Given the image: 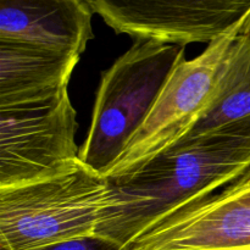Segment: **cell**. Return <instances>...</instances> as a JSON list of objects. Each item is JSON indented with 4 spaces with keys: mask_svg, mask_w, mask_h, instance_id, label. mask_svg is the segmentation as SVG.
Masks as SVG:
<instances>
[{
    "mask_svg": "<svg viewBox=\"0 0 250 250\" xmlns=\"http://www.w3.org/2000/svg\"><path fill=\"white\" fill-rule=\"evenodd\" d=\"M250 167V117L178 141L138 167L105 178L95 236L124 249L172 212L231 183Z\"/></svg>",
    "mask_w": 250,
    "mask_h": 250,
    "instance_id": "1",
    "label": "cell"
},
{
    "mask_svg": "<svg viewBox=\"0 0 250 250\" xmlns=\"http://www.w3.org/2000/svg\"><path fill=\"white\" fill-rule=\"evenodd\" d=\"M185 48L153 41H134L103 72L92 124L80 148V160L106 177L153 110Z\"/></svg>",
    "mask_w": 250,
    "mask_h": 250,
    "instance_id": "2",
    "label": "cell"
},
{
    "mask_svg": "<svg viewBox=\"0 0 250 250\" xmlns=\"http://www.w3.org/2000/svg\"><path fill=\"white\" fill-rule=\"evenodd\" d=\"M105 178L82 161L54 177L0 189V250H41L97 234Z\"/></svg>",
    "mask_w": 250,
    "mask_h": 250,
    "instance_id": "3",
    "label": "cell"
},
{
    "mask_svg": "<svg viewBox=\"0 0 250 250\" xmlns=\"http://www.w3.org/2000/svg\"><path fill=\"white\" fill-rule=\"evenodd\" d=\"M250 117V29H244L229 46L220 70L214 97L183 138L189 141L220 127Z\"/></svg>",
    "mask_w": 250,
    "mask_h": 250,
    "instance_id": "10",
    "label": "cell"
},
{
    "mask_svg": "<svg viewBox=\"0 0 250 250\" xmlns=\"http://www.w3.org/2000/svg\"><path fill=\"white\" fill-rule=\"evenodd\" d=\"M93 15L83 0H1L0 41L81 56L94 37Z\"/></svg>",
    "mask_w": 250,
    "mask_h": 250,
    "instance_id": "8",
    "label": "cell"
},
{
    "mask_svg": "<svg viewBox=\"0 0 250 250\" xmlns=\"http://www.w3.org/2000/svg\"><path fill=\"white\" fill-rule=\"evenodd\" d=\"M80 55L0 41V107L43 102L68 88Z\"/></svg>",
    "mask_w": 250,
    "mask_h": 250,
    "instance_id": "9",
    "label": "cell"
},
{
    "mask_svg": "<svg viewBox=\"0 0 250 250\" xmlns=\"http://www.w3.org/2000/svg\"><path fill=\"white\" fill-rule=\"evenodd\" d=\"M249 17L250 15L229 33L209 44L197 58L185 59L175 68L149 116L106 177L138 167L187 134L211 103L227 51L246 29Z\"/></svg>",
    "mask_w": 250,
    "mask_h": 250,
    "instance_id": "5",
    "label": "cell"
},
{
    "mask_svg": "<svg viewBox=\"0 0 250 250\" xmlns=\"http://www.w3.org/2000/svg\"><path fill=\"white\" fill-rule=\"evenodd\" d=\"M68 88L31 104L0 107V189L54 177L80 163Z\"/></svg>",
    "mask_w": 250,
    "mask_h": 250,
    "instance_id": "4",
    "label": "cell"
},
{
    "mask_svg": "<svg viewBox=\"0 0 250 250\" xmlns=\"http://www.w3.org/2000/svg\"><path fill=\"white\" fill-rule=\"evenodd\" d=\"M122 250H250V167L160 220Z\"/></svg>",
    "mask_w": 250,
    "mask_h": 250,
    "instance_id": "7",
    "label": "cell"
},
{
    "mask_svg": "<svg viewBox=\"0 0 250 250\" xmlns=\"http://www.w3.org/2000/svg\"><path fill=\"white\" fill-rule=\"evenodd\" d=\"M93 12L116 33L185 48L208 45L250 15V0H89Z\"/></svg>",
    "mask_w": 250,
    "mask_h": 250,
    "instance_id": "6",
    "label": "cell"
},
{
    "mask_svg": "<svg viewBox=\"0 0 250 250\" xmlns=\"http://www.w3.org/2000/svg\"><path fill=\"white\" fill-rule=\"evenodd\" d=\"M246 29H250V17L248 20V23H247V26H246Z\"/></svg>",
    "mask_w": 250,
    "mask_h": 250,
    "instance_id": "12",
    "label": "cell"
},
{
    "mask_svg": "<svg viewBox=\"0 0 250 250\" xmlns=\"http://www.w3.org/2000/svg\"><path fill=\"white\" fill-rule=\"evenodd\" d=\"M41 250H122V248L103 237L92 236L63 242Z\"/></svg>",
    "mask_w": 250,
    "mask_h": 250,
    "instance_id": "11",
    "label": "cell"
}]
</instances>
